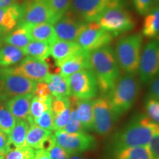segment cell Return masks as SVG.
Returning <instances> with one entry per match:
<instances>
[{"label":"cell","mask_w":159,"mask_h":159,"mask_svg":"<svg viewBox=\"0 0 159 159\" xmlns=\"http://www.w3.org/2000/svg\"><path fill=\"white\" fill-rule=\"evenodd\" d=\"M112 159H152L148 147L128 148L111 152Z\"/></svg>","instance_id":"83f0119b"},{"label":"cell","mask_w":159,"mask_h":159,"mask_svg":"<svg viewBox=\"0 0 159 159\" xmlns=\"http://www.w3.org/2000/svg\"><path fill=\"white\" fill-rule=\"evenodd\" d=\"M37 82L16 73L13 68L0 69V100L7 101L12 97L34 94Z\"/></svg>","instance_id":"5b68a950"},{"label":"cell","mask_w":159,"mask_h":159,"mask_svg":"<svg viewBox=\"0 0 159 159\" xmlns=\"http://www.w3.org/2000/svg\"><path fill=\"white\" fill-rule=\"evenodd\" d=\"M128 0H72L70 11L86 24L94 22L104 12L125 7Z\"/></svg>","instance_id":"8992f818"},{"label":"cell","mask_w":159,"mask_h":159,"mask_svg":"<svg viewBox=\"0 0 159 159\" xmlns=\"http://www.w3.org/2000/svg\"><path fill=\"white\" fill-rule=\"evenodd\" d=\"M70 108H71V113H70V117H69V122L67 125L63 130L66 131V132L69 133V134H75V133H80L85 131L83 130L82 125H81L80 122L77 118L76 111L74 105H71L70 103Z\"/></svg>","instance_id":"e575fe53"},{"label":"cell","mask_w":159,"mask_h":159,"mask_svg":"<svg viewBox=\"0 0 159 159\" xmlns=\"http://www.w3.org/2000/svg\"><path fill=\"white\" fill-rule=\"evenodd\" d=\"M34 124L45 130L52 131L54 128V116L51 108L46 111L39 118L35 119Z\"/></svg>","instance_id":"d590c367"},{"label":"cell","mask_w":159,"mask_h":159,"mask_svg":"<svg viewBox=\"0 0 159 159\" xmlns=\"http://www.w3.org/2000/svg\"><path fill=\"white\" fill-rule=\"evenodd\" d=\"M20 4L22 5V14L18 26L42 23L53 25L55 22L54 16L45 0H25Z\"/></svg>","instance_id":"8fae6325"},{"label":"cell","mask_w":159,"mask_h":159,"mask_svg":"<svg viewBox=\"0 0 159 159\" xmlns=\"http://www.w3.org/2000/svg\"><path fill=\"white\" fill-rule=\"evenodd\" d=\"M86 25L69 11L53 24V27L57 39L77 42L80 34L85 29Z\"/></svg>","instance_id":"5bb4252c"},{"label":"cell","mask_w":159,"mask_h":159,"mask_svg":"<svg viewBox=\"0 0 159 159\" xmlns=\"http://www.w3.org/2000/svg\"><path fill=\"white\" fill-rule=\"evenodd\" d=\"M159 131V125L146 114H137L112 136L111 152L128 148L148 147L153 136Z\"/></svg>","instance_id":"6da1fadb"},{"label":"cell","mask_w":159,"mask_h":159,"mask_svg":"<svg viewBox=\"0 0 159 159\" xmlns=\"http://www.w3.org/2000/svg\"><path fill=\"white\" fill-rule=\"evenodd\" d=\"M71 96L80 99H93L99 93L98 83L91 69L80 70L67 77Z\"/></svg>","instance_id":"9c48e42d"},{"label":"cell","mask_w":159,"mask_h":159,"mask_svg":"<svg viewBox=\"0 0 159 159\" xmlns=\"http://www.w3.org/2000/svg\"><path fill=\"white\" fill-rule=\"evenodd\" d=\"M16 119L3 105H0V130L9 136L15 127Z\"/></svg>","instance_id":"1f68e13d"},{"label":"cell","mask_w":159,"mask_h":159,"mask_svg":"<svg viewBox=\"0 0 159 159\" xmlns=\"http://www.w3.org/2000/svg\"><path fill=\"white\" fill-rule=\"evenodd\" d=\"M149 93L148 94L156 97L159 99V77H156L148 84Z\"/></svg>","instance_id":"b9f144b4"},{"label":"cell","mask_w":159,"mask_h":159,"mask_svg":"<svg viewBox=\"0 0 159 159\" xmlns=\"http://www.w3.org/2000/svg\"><path fill=\"white\" fill-rule=\"evenodd\" d=\"M25 55L46 61L50 56V44L39 41H31L28 45L22 49Z\"/></svg>","instance_id":"f546056e"},{"label":"cell","mask_w":159,"mask_h":159,"mask_svg":"<svg viewBox=\"0 0 159 159\" xmlns=\"http://www.w3.org/2000/svg\"><path fill=\"white\" fill-rule=\"evenodd\" d=\"M34 95L37 97H44L51 96L52 94L50 91H49L48 85L44 81H41V82L37 83L34 91Z\"/></svg>","instance_id":"ab89813d"},{"label":"cell","mask_w":159,"mask_h":159,"mask_svg":"<svg viewBox=\"0 0 159 159\" xmlns=\"http://www.w3.org/2000/svg\"><path fill=\"white\" fill-rule=\"evenodd\" d=\"M0 159H4V156H0Z\"/></svg>","instance_id":"c3c4849f"},{"label":"cell","mask_w":159,"mask_h":159,"mask_svg":"<svg viewBox=\"0 0 159 159\" xmlns=\"http://www.w3.org/2000/svg\"><path fill=\"white\" fill-rule=\"evenodd\" d=\"M43 81L48 85L52 96L57 97H69L71 96L67 78L60 74H49Z\"/></svg>","instance_id":"cb8c5ba5"},{"label":"cell","mask_w":159,"mask_h":159,"mask_svg":"<svg viewBox=\"0 0 159 159\" xmlns=\"http://www.w3.org/2000/svg\"><path fill=\"white\" fill-rule=\"evenodd\" d=\"M152 158H159V131L153 136L148 146Z\"/></svg>","instance_id":"60d3db41"},{"label":"cell","mask_w":159,"mask_h":159,"mask_svg":"<svg viewBox=\"0 0 159 159\" xmlns=\"http://www.w3.org/2000/svg\"><path fill=\"white\" fill-rule=\"evenodd\" d=\"M19 2V0H0V8L9 7L13 5V4Z\"/></svg>","instance_id":"f6af8a7d"},{"label":"cell","mask_w":159,"mask_h":159,"mask_svg":"<svg viewBox=\"0 0 159 159\" xmlns=\"http://www.w3.org/2000/svg\"><path fill=\"white\" fill-rule=\"evenodd\" d=\"M31 39L27 30L21 26H18L17 27H16L2 40L3 43L14 46L21 49H24L27 47Z\"/></svg>","instance_id":"f1b7e54d"},{"label":"cell","mask_w":159,"mask_h":159,"mask_svg":"<svg viewBox=\"0 0 159 159\" xmlns=\"http://www.w3.org/2000/svg\"><path fill=\"white\" fill-rule=\"evenodd\" d=\"M30 125L25 119H17L15 127L8 136V152L26 146V137Z\"/></svg>","instance_id":"603a6c76"},{"label":"cell","mask_w":159,"mask_h":159,"mask_svg":"<svg viewBox=\"0 0 159 159\" xmlns=\"http://www.w3.org/2000/svg\"><path fill=\"white\" fill-rule=\"evenodd\" d=\"M27 30L31 41H39L52 44L57 39L53 25L42 23L34 25L21 26Z\"/></svg>","instance_id":"7402d4cb"},{"label":"cell","mask_w":159,"mask_h":159,"mask_svg":"<svg viewBox=\"0 0 159 159\" xmlns=\"http://www.w3.org/2000/svg\"><path fill=\"white\" fill-rule=\"evenodd\" d=\"M96 22L114 37L133 30L136 25L134 18L130 12L122 7H114L104 12Z\"/></svg>","instance_id":"52a82bcc"},{"label":"cell","mask_w":159,"mask_h":159,"mask_svg":"<svg viewBox=\"0 0 159 159\" xmlns=\"http://www.w3.org/2000/svg\"><path fill=\"white\" fill-rule=\"evenodd\" d=\"M90 52L83 49L76 55L66 59L56 66L59 69V74L63 77H69L77 71L85 69H91L89 62Z\"/></svg>","instance_id":"ac0fdd59"},{"label":"cell","mask_w":159,"mask_h":159,"mask_svg":"<svg viewBox=\"0 0 159 159\" xmlns=\"http://www.w3.org/2000/svg\"><path fill=\"white\" fill-rule=\"evenodd\" d=\"M71 108H66L58 114L53 115L54 116V128L53 130H62L64 129L66 125L69 122V117H70Z\"/></svg>","instance_id":"8d00e7d4"},{"label":"cell","mask_w":159,"mask_h":159,"mask_svg":"<svg viewBox=\"0 0 159 159\" xmlns=\"http://www.w3.org/2000/svg\"><path fill=\"white\" fill-rule=\"evenodd\" d=\"M7 143H8V136L2 131L0 130V155L2 156H5L8 152Z\"/></svg>","instance_id":"7bdbcfd3"},{"label":"cell","mask_w":159,"mask_h":159,"mask_svg":"<svg viewBox=\"0 0 159 159\" xmlns=\"http://www.w3.org/2000/svg\"><path fill=\"white\" fill-rule=\"evenodd\" d=\"M142 33L127 35L117 41L114 52L122 71L125 74H138L139 61L143 49Z\"/></svg>","instance_id":"277c9868"},{"label":"cell","mask_w":159,"mask_h":159,"mask_svg":"<svg viewBox=\"0 0 159 159\" xmlns=\"http://www.w3.org/2000/svg\"><path fill=\"white\" fill-rule=\"evenodd\" d=\"M54 16L55 22L71 10L72 0H45Z\"/></svg>","instance_id":"4dcf8cb0"},{"label":"cell","mask_w":159,"mask_h":159,"mask_svg":"<svg viewBox=\"0 0 159 159\" xmlns=\"http://www.w3.org/2000/svg\"><path fill=\"white\" fill-rule=\"evenodd\" d=\"M0 156H2V155H0Z\"/></svg>","instance_id":"f907efd6"},{"label":"cell","mask_w":159,"mask_h":159,"mask_svg":"<svg viewBox=\"0 0 159 159\" xmlns=\"http://www.w3.org/2000/svg\"><path fill=\"white\" fill-rule=\"evenodd\" d=\"M53 97H37L34 95L32 99L30 109V116L26 120L28 122L30 125H34V120L43 114L46 111L51 108Z\"/></svg>","instance_id":"4316f807"},{"label":"cell","mask_w":159,"mask_h":159,"mask_svg":"<svg viewBox=\"0 0 159 159\" xmlns=\"http://www.w3.org/2000/svg\"><path fill=\"white\" fill-rule=\"evenodd\" d=\"M77 42L66 41L56 39L50 44V55L54 59L55 65L82 51Z\"/></svg>","instance_id":"ffe728a7"},{"label":"cell","mask_w":159,"mask_h":159,"mask_svg":"<svg viewBox=\"0 0 159 159\" xmlns=\"http://www.w3.org/2000/svg\"><path fill=\"white\" fill-rule=\"evenodd\" d=\"M93 99H80L71 95L69 97L70 103L74 105L77 118L85 131L94 130Z\"/></svg>","instance_id":"d6986e66"},{"label":"cell","mask_w":159,"mask_h":159,"mask_svg":"<svg viewBox=\"0 0 159 159\" xmlns=\"http://www.w3.org/2000/svg\"><path fill=\"white\" fill-rule=\"evenodd\" d=\"M55 142V135L52 131L45 130L35 124L30 125L26 137L27 146L35 150L43 149L47 150Z\"/></svg>","instance_id":"e0dca14e"},{"label":"cell","mask_w":159,"mask_h":159,"mask_svg":"<svg viewBox=\"0 0 159 159\" xmlns=\"http://www.w3.org/2000/svg\"><path fill=\"white\" fill-rule=\"evenodd\" d=\"M94 130L97 134L105 136L112 132L118 117L114 114L106 97L93 99Z\"/></svg>","instance_id":"7c38bea8"},{"label":"cell","mask_w":159,"mask_h":159,"mask_svg":"<svg viewBox=\"0 0 159 159\" xmlns=\"http://www.w3.org/2000/svg\"><path fill=\"white\" fill-rule=\"evenodd\" d=\"M114 36L105 31L97 24L88 23L79 35L77 42L85 51L91 52L110 45Z\"/></svg>","instance_id":"4fadbf2b"},{"label":"cell","mask_w":159,"mask_h":159,"mask_svg":"<svg viewBox=\"0 0 159 159\" xmlns=\"http://www.w3.org/2000/svg\"><path fill=\"white\" fill-rule=\"evenodd\" d=\"M33 159H50V157L49 156L47 150H35V156Z\"/></svg>","instance_id":"ee69618b"},{"label":"cell","mask_w":159,"mask_h":159,"mask_svg":"<svg viewBox=\"0 0 159 159\" xmlns=\"http://www.w3.org/2000/svg\"><path fill=\"white\" fill-rule=\"evenodd\" d=\"M50 159H68L69 155L64 149L59 146L56 142L52 144L47 150Z\"/></svg>","instance_id":"f35d334b"},{"label":"cell","mask_w":159,"mask_h":159,"mask_svg":"<svg viewBox=\"0 0 159 159\" xmlns=\"http://www.w3.org/2000/svg\"><path fill=\"white\" fill-rule=\"evenodd\" d=\"M35 150L26 146L21 148L11 150L4 156V159H33Z\"/></svg>","instance_id":"836d02e7"},{"label":"cell","mask_w":159,"mask_h":159,"mask_svg":"<svg viewBox=\"0 0 159 159\" xmlns=\"http://www.w3.org/2000/svg\"><path fill=\"white\" fill-rule=\"evenodd\" d=\"M155 2H156V5H159V0H155Z\"/></svg>","instance_id":"7dc6e473"},{"label":"cell","mask_w":159,"mask_h":159,"mask_svg":"<svg viewBox=\"0 0 159 159\" xmlns=\"http://www.w3.org/2000/svg\"><path fill=\"white\" fill-rule=\"evenodd\" d=\"M140 91V81L136 75L125 74L106 95L114 114L119 118L136 102Z\"/></svg>","instance_id":"3957f363"},{"label":"cell","mask_w":159,"mask_h":159,"mask_svg":"<svg viewBox=\"0 0 159 159\" xmlns=\"http://www.w3.org/2000/svg\"><path fill=\"white\" fill-rule=\"evenodd\" d=\"M138 75L140 83L145 85L159 77V38L150 39L143 47Z\"/></svg>","instance_id":"ba28073f"},{"label":"cell","mask_w":159,"mask_h":159,"mask_svg":"<svg viewBox=\"0 0 159 159\" xmlns=\"http://www.w3.org/2000/svg\"><path fill=\"white\" fill-rule=\"evenodd\" d=\"M68 159H89L86 156H85L83 153L78 154H71L69 156Z\"/></svg>","instance_id":"bcb514c9"},{"label":"cell","mask_w":159,"mask_h":159,"mask_svg":"<svg viewBox=\"0 0 159 159\" xmlns=\"http://www.w3.org/2000/svg\"><path fill=\"white\" fill-rule=\"evenodd\" d=\"M142 34L150 39L159 38V5H156L144 16Z\"/></svg>","instance_id":"d4e9b609"},{"label":"cell","mask_w":159,"mask_h":159,"mask_svg":"<svg viewBox=\"0 0 159 159\" xmlns=\"http://www.w3.org/2000/svg\"><path fill=\"white\" fill-rule=\"evenodd\" d=\"M21 14L22 5L20 3L0 8V47L4 38L17 27Z\"/></svg>","instance_id":"2e32d148"},{"label":"cell","mask_w":159,"mask_h":159,"mask_svg":"<svg viewBox=\"0 0 159 159\" xmlns=\"http://www.w3.org/2000/svg\"><path fill=\"white\" fill-rule=\"evenodd\" d=\"M152 159H159V158H152Z\"/></svg>","instance_id":"681fc988"},{"label":"cell","mask_w":159,"mask_h":159,"mask_svg":"<svg viewBox=\"0 0 159 159\" xmlns=\"http://www.w3.org/2000/svg\"><path fill=\"white\" fill-rule=\"evenodd\" d=\"M54 135L55 142L69 155L84 153L94 150L97 147V139L85 131L69 134L62 130L55 131Z\"/></svg>","instance_id":"30bf717a"},{"label":"cell","mask_w":159,"mask_h":159,"mask_svg":"<svg viewBox=\"0 0 159 159\" xmlns=\"http://www.w3.org/2000/svg\"><path fill=\"white\" fill-rule=\"evenodd\" d=\"M144 108L147 116L159 125V99L148 94L144 100Z\"/></svg>","instance_id":"d6a6232c"},{"label":"cell","mask_w":159,"mask_h":159,"mask_svg":"<svg viewBox=\"0 0 159 159\" xmlns=\"http://www.w3.org/2000/svg\"><path fill=\"white\" fill-rule=\"evenodd\" d=\"M34 94L19 95L6 101L5 106L16 119H27Z\"/></svg>","instance_id":"44dd1931"},{"label":"cell","mask_w":159,"mask_h":159,"mask_svg":"<svg viewBox=\"0 0 159 159\" xmlns=\"http://www.w3.org/2000/svg\"><path fill=\"white\" fill-rule=\"evenodd\" d=\"M17 74L39 83L43 81L50 74L49 64L46 61L27 56L21 60L19 64L13 68Z\"/></svg>","instance_id":"9a60e30c"},{"label":"cell","mask_w":159,"mask_h":159,"mask_svg":"<svg viewBox=\"0 0 159 159\" xmlns=\"http://www.w3.org/2000/svg\"><path fill=\"white\" fill-rule=\"evenodd\" d=\"M91 69L98 83L99 91L105 97L122 76V69L111 45L91 52L89 55Z\"/></svg>","instance_id":"7a4b0ae2"},{"label":"cell","mask_w":159,"mask_h":159,"mask_svg":"<svg viewBox=\"0 0 159 159\" xmlns=\"http://www.w3.org/2000/svg\"><path fill=\"white\" fill-rule=\"evenodd\" d=\"M135 10L139 15H147L156 5L155 0H132Z\"/></svg>","instance_id":"74e56055"},{"label":"cell","mask_w":159,"mask_h":159,"mask_svg":"<svg viewBox=\"0 0 159 159\" xmlns=\"http://www.w3.org/2000/svg\"><path fill=\"white\" fill-rule=\"evenodd\" d=\"M25 55L22 49L14 46L0 47V66L7 67L20 63Z\"/></svg>","instance_id":"484cf974"}]
</instances>
